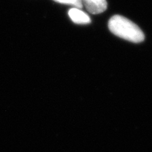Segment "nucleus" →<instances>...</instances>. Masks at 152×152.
I'll return each instance as SVG.
<instances>
[{
    "label": "nucleus",
    "instance_id": "f257e3e1",
    "mask_svg": "<svg viewBox=\"0 0 152 152\" xmlns=\"http://www.w3.org/2000/svg\"><path fill=\"white\" fill-rule=\"evenodd\" d=\"M108 26L113 35L131 42L140 43L144 39V34L140 27L124 16H112Z\"/></svg>",
    "mask_w": 152,
    "mask_h": 152
},
{
    "label": "nucleus",
    "instance_id": "f03ea898",
    "mask_svg": "<svg viewBox=\"0 0 152 152\" xmlns=\"http://www.w3.org/2000/svg\"><path fill=\"white\" fill-rule=\"evenodd\" d=\"M87 11L92 14H99L107 9L106 0H81Z\"/></svg>",
    "mask_w": 152,
    "mask_h": 152
},
{
    "label": "nucleus",
    "instance_id": "7ed1b4c3",
    "mask_svg": "<svg viewBox=\"0 0 152 152\" xmlns=\"http://www.w3.org/2000/svg\"><path fill=\"white\" fill-rule=\"evenodd\" d=\"M68 15H69L70 18L75 23L87 24L91 21L88 15L77 8H73L70 9L69 11H68Z\"/></svg>",
    "mask_w": 152,
    "mask_h": 152
},
{
    "label": "nucleus",
    "instance_id": "20e7f679",
    "mask_svg": "<svg viewBox=\"0 0 152 152\" xmlns=\"http://www.w3.org/2000/svg\"><path fill=\"white\" fill-rule=\"evenodd\" d=\"M54 1L61 4L75 6L76 8L77 9H80L83 7V4H82L81 0H54Z\"/></svg>",
    "mask_w": 152,
    "mask_h": 152
}]
</instances>
